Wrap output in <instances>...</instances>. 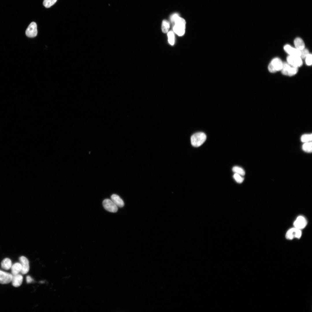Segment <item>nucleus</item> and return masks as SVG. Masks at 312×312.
<instances>
[{"label":"nucleus","mask_w":312,"mask_h":312,"mask_svg":"<svg viewBox=\"0 0 312 312\" xmlns=\"http://www.w3.org/2000/svg\"><path fill=\"white\" fill-rule=\"evenodd\" d=\"M23 278V276L19 274L12 275L11 282L13 286L15 287H19L22 284Z\"/></svg>","instance_id":"ddd939ff"},{"label":"nucleus","mask_w":312,"mask_h":312,"mask_svg":"<svg viewBox=\"0 0 312 312\" xmlns=\"http://www.w3.org/2000/svg\"><path fill=\"white\" fill-rule=\"evenodd\" d=\"M287 62L293 66L298 67L302 64V61L300 56L289 55L287 58Z\"/></svg>","instance_id":"0eeeda50"},{"label":"nucleus","mask_w":312,"mask_h":312,"mask_svg":"<svg viewBox=\"0 0 312 312\" xmlns=\"http://www.w3.org/2000/svg\"><path fill=\"white\" fill-rule=\"evenodd\" d=\"M37 26L34 22H31L27 29L25 34L28 37L33 38L36 36L37 34Z\"/></svg>","instance_id":"6e6552de"},{"label":"nucleus","mask_w":312,"mask_h":312,"mask_svg":"<svg viewBox=\"0 0 312 312\" xmlns=\"http://www.w3.org/2000/svg\"><path fill=\"white\" fill-rule=\"evenodd\" d=\"M233 171L235 173L238 174L242 176L245 174L244 170L242 168L237 166H235L232 168Z\"/></svg>","instance_id":"412c9836"},{"label":"nucleus","mask_w":312,"mask_h":312,"mask_svg":"<svg viewBox=\"0 0 312 312\" xmlns=\"http://www.w3.org/2000/svg\"><path fill=\"white\" fill-rule=\"evenodd\" d=\"M19 260L22 267L21 272L23 274H26L29 270V261L24 256H22L19 258Z\"/></svg>","instance_id":"9d476101"},{"label":"nucleus","mask_w":312,"mask_h":312,"mask_svg":"<svg viewBox=\"0 0 312 312\" xmlns=\"http://www.w3.org/2000/svg\"><path fill=\"white\" fill-rule=\"evenodd\" d=\"M282 74L284 75L292 76L296 74L298 71L297 67L291 66L287 62L283 63L282 68L281 70Z\"/></svg>","instance_id":"20e7f679"},{"label":"nucleus","mask_w":312,"mask_h":312,"mask_svg":"<svg viewBox=\"0 0 312 312\" xmlns=\"http://www.w3.org/2000/svg\"><path fill=\"white\" fill-rule=\"evenodd\" d=\"M12 266V261L11 260L8 258L3 259L1 263V266L3 269L8 270L10 269Z\"/></svg>","instance_id":"dca6fc26"},{"label":"nucleus","mask_w":312,"mask_h":312,"mask_svg":"<svg viewBox=\"0 0 312 312\" xmlns=\"http://www.w3.org/2000/svg\"><path fill=\"white\" fill-rule=\"evenodd\" d=\"M206 139V136L204 133L197 132L193 134L191 137V143L193 146L198 147L201 146Z\"/></svg>","instance_id":"f03ea898"},{"label":"nucleus","mask_w":312,"mask_h":312,"mask_svg":"<svg viewBox=\"0 0 312 312\" xmlns=\"http://www.w3.org/2000/svg\"><path fill=\"white\" fill-rule=\"evenodd\" d=\"M302 235L300 229L294 227L289 229L287 232L285 237L287 239L291 240L294 238H300Z\"/></svg>","instance_id":"39448f33"},{"label":"nucleus","mask_w":312,"mask_h":312,"mask_svg":"<svg viewBox=\"0 0 312 312\" xmlns=\"http://www.w3.org/2000/svg\"><path fill=\"white\" fill-rule=\"evenodd\" d=\"M283 62L278 58L273 59L269 65L268 69L271 73H274L281 70L282 68Z\"/></svg>","instance_id":"7ed1b4c3"},{"label":"nucleus","mask_w":312,"mask_h":312,"mask_svg":"<svg viewBox=\"0 0 312 312\" xmlns=\"http://www.w3.org/2000/svg\"><path fill=\"white\" fill-rule=\"evenodd\" d=\"M294 44L296 49L301 50L305 48V44L302 40L300 38H297L294 40Z\"/></svg>","instance_id":"f3484780"},{"label":"nucleus","mask_w":312,"mask_h":312,"mask_svg":"<svg viewBox=\"0 0 312 312\" xmlns=\"http://www.w3.org/2000/svg\"><path fill=\"white\" fill-rule=\"evenodd\" d=\"M103 204L104 208L109 212L115 213L118 211V207L111 200L105 199L103 202Z\"/></svg>","instance_id":"423d86ee"},{"label":"nucleus","mask_w":312,"mask_h":312,"mask_svg":"<svg viewBox=\"0 0 312 312\" xmlns=\"http://www.w3.org/2000/svg\"><path fill=\"white\" fill-rule=\"evenodd\" d=\"M170 26L169 22L166 20H164L162 22L161 29L164 33H166L168 31Z\"/></svg>","instance_id":"6ab92c4d"},{"label":"nucleus","mask_w":312,"mask_h":312,"mask_svg":"<svg viewBox=\"0 0 312 312\" xmlns=\"http://www.w3.org/2000/svg\"><path fill=\"white\" fill-rule=\"evenodd\" d=\"M111 200L118 207H122L124 205V203L122 200L117 194H112L111 196Z\"/></svg>","instance_id":"4468645a"},{"label":"nucleus","mask_w":312,"mask_h":312,"mask_svg":"<svg viewBox=\"0 0 312 312\" xmlns=\"http://www.w3.org/2000/svg\"><path fill=\"white\" fill-rule=\"evenodd\" d=\"M312 134H305L302 135L301 137V141L304 143L310 142L312 141Z\"/></svg>","instance_id":"aec40b11"},{"label":"nucleus","mask_w":312,"mask_h":312,"mask_svg":"<svg viewBox=\"0 0 312 312\" xmlns=\"http://www.w3.org/2000/svg\"><path fill=\"white\" fill-rule=\"evenodd\" d=\"M302 149L304 151L306 152H311L312 151L311 142L304 143L302 146Z\"/></svg>","instance_id":"a211bd4d"},{"label":"nucleus","mask_w":312,"mask_h":312,"mask_svg":"<svg viewBox=\"0 0 312 312\" xmlns=\"http://www.w3.org/2000/svg\"><path fill=\"white\" fill-rule=\"evenodd\" d=\"M11 268V274L13 275L18 274L21 272L22 267L20 263H16L12 266Z\"/></svg>","instance_id":"2eb2a0df"},{"label":"nucleus","mask_w":312,"mask_h":312,"mask_svg":"<svg viewBox=\"0 0 312 312\" xmlns=\"http://www.w3.org/2000/svg\"><path fill=\"white\" fill-rule=\"evenodd\" d=\"M307 224V220L304 216H298L293 224L294 227L300 230L304 228Z\"/></svg>","instance_id":"1a4fd4ad"},{"label":"nucleus","mask_w":312,"mask_h":312,"mask_svg":"<svg viewBox=\"0 0 312 312\" xmlns=\"http://www.w3.org/2000/svg\"><path fill=\"white\" fill-rule=\"evenodd\" d=\"M233 177L235 181L239 183H242L244 180V178L242 177V176L237 173H235Z\"/></svg>","instance_id":"b1692460"},{"label":"nucleus","mask_w":312,"mask_h":312,"mask_svg":"<svg viewBox=\"0 0 312 312\" xmlns=\"http://www.w3.org/2000/svg\"><path fill=\"white\" fill-rule=\"evenodd\" d=\"M57 0H44L43 2L44 5L46 8H49L54 4Z\"/></svg>","instance_id":"5701e85b"},{"label":"nucleus","mask_w":312,"mask_h":312,"mask_svg":"<svg viewBox=\"0 0 312 312\" xmlns=\"http://www.w3.org/2000/svg\"><path fill=\"white\" fill-rule=\"evenodd\" d=\"M12 274L0 270V283L7 284L11 282Z\"/></svg>","instance_id":"9b49d317"},{"label":"nucleus","mask_w":312,"mask_h":312,"mask_svg":"<svg viewBox=\"0 0 312 312\" xmlns=\"http://www.w3.org/2000/svg\"><path fill=\"white\" fill-rule=\"evenodd\" d=\"M170 19L173 24L174 32L179 36L183 35L185 32L186 22L183 18L180 17L178 14L174 13L170 16Z\"/></svg>","instance_id":"f257e3e1"},{"label":"nucleus","mask_w":312,"mask_h":312,"mask_svg":"<svg viewBox=\"0 0 312 312\" xmlns=\"http://www.w3.org/2000/svg\"><path fill=\"white\" fill-rule=\"evenodd\" d=\"M168 41L169 43L171 45H173L174 42V36L173 31H170L168 34Z\"/></svg>","instance_id":"4be33fe9"},{"label":"nucleus","mask_w":312,"mask_h":312,"mask_svg":"<svg viewBox=\"0 0 312 312\" xmlns=\"http://www.w3.org/2000/svg\"><path fill=\"white\" fill-rule=\"evenodd\" d=\"M33 280L29 276H27L26 277V281L27 283H30L33 282Z\"/></svg>","instance_id":"bb28decb"},{"label":"nucleus","mask_w":312,"mask_h":312,"mask_svg":"<svg viewBox=\"0 0 312 312\" xmlns=\"http://www.w3.org/2000/svg\"><path fill=\"white\" fill-rule=\"evenodd\" d=\"M285 51L290 55L300 56L301 52L300 50L296 48H294L288 44H286L284 46Z\"/></svg>","instance_id":"f8f14e48"},{"label":"nucleus","mask_w":312,"mask_h":312,"mask_svg":"<svg viewBox=\"0 0 312 312\" xmlns=\"http://www.w3.org/2000/svg\"><path fill=\"white\" fill-rule=\"evenodd\" d=\"M312 55L309 54L305 58L306 62L307 65L309 66L311 65L312 64Z\"/></svg>","instance_id":"a878e982"},{"label":"nucleus","mask_w":312,"mask_h":312,"mask_svg":"<svg viewBox=\"0 0 312 312\" xmlns=\"http://www.w3.org/2000/svg\"><path fill=\"white\" fill-rule=\"evenodd\" d=\"M301 54L300 56V57L302 59H304L309 54L308 50L306 48H304L303 49L300 50Z\"/></svg>","instance_id":"393cba45"}]
</instances>
